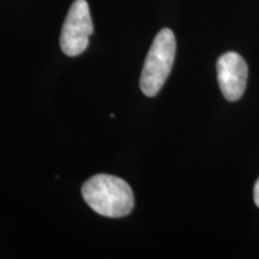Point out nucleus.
Here are the masks:
<instances>
[{"label": "nucleus", "instance_id": "obj_1", "mask_svg": "<svg viewBox=\"0 0 259 259\" xmlns=\"http://www.w3.org/2000/svg\"><path fill=\"white\" fill-rule=\"evenodd\" d=\"M82 194L90 208L105 218H124L134 210V192L121 178L97 174L83 184Z\"/></svg>", "mask_w": 259, "mask_h": 259}, {"label": "nucleus", "instance_id": "obj_2", "mask_svg": "<svg viewBox=\"0 0 259 259\" xmlns=\"http://www.w3.org/2000/svg\"><path fill=\"white\" fill-rule=\"evenodd\" d=\"M177 52V40L170 29L157 32L145 58L141 74L142 92L145 96L157 95L169 76Z\"/></svg>", "mask_w": 259, "mask_h": 259}, {"label": "nucleus", "instance_id": "obj_3", "mask_svg": "<svg viewBox=\"0 0 259 259\" xmlns=\"http://www.w3.org/2000/svg\"><path fill=\"white\" fill-rule=\"evenodd\" d=\"M94 31L89 5L85 0H74L67 12L60 35L61 51L69 57H77L88 48Z\"/></svg>", "mask_w": 259, "mask_h": 259}, {"label": "nucleus", "instance_id": "obj_4", "mask_svg": "<svg viewBox=\"0 0 259 259\" xmlns=\"http://www.w3.org/2000/svg\"><path fill=\"white\" fill-rule=\"evenodd\" d=\"M247 77V64L240 54L236 52H227L219 58V85L226 100L236 101L244 95Z\"/></svg>", "mask_w": 259, "mask_h": 259}, {"label": "nucleus", "instance_id": "obj_5", "mask_svg": "<svg viewBox=\"0 0 259 259\" xmlns=\"http://www.w3.org/2000/svg\"><path fill=\"white\" fill-rule=\"evenodd\" d=\"M253 199H254V203L255 205L259 208V178L258 180L255 181L254 184V189H253Z\"/></svg>", "mask_w": 259, "mask_h": 259}]
</instances>
